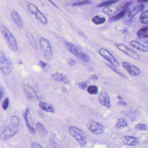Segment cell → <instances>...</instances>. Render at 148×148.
Instances as JSON below:
<instances>
[{"label": "cell", "instance_id": "cell-1", "mask_svg": "<svg viewBox=\"0 0 148 148\" xmlns=\"http://www.w3.org/2000/svg\"><path fill=\"white\" fill-rule=\"evenodd\" d=\"M0 32L6 40L9 48L13 51H16L18 47L17 41L10 31L3 25H0Z\"/></svg>", "mask_w": 148, "mask_h": 148}, {"label": "cell", "instance_id": "cell-2", "mask_svg": "<svg viewBox=\"0 0 148 148\" xmlns=\"http://www.w3.org/2000/svg\"><path fill=\"white\" fill-rule=\"evenodd\" d=\"M65 46L70 53L83 62H88L90 61V58L88 54L73 43H66Z\"/></svg>", "mask_w": 148, "mask_h": 148}, {"label": "cell", "instance_id": "cell-3", "mask_svg": "<svg viewBox=\"0 0 148 148\" xmlns=\"http://www.w3.org/2000/svg\"><path fill=\"white\" fill-rule=\"evenodd\" d=\"M40 47L42 54L46 60L50 61L53 58V50L50 42L44 37L40 40Z\"/></svg>", "mask_w": 148, "mask_h": 148}, {"label": "cell", "instance_id": "cell-4", "mask_svg": "<svg viewBox=\"0 0 148 148\" xmlns=\"http://www.w3.org/2000/svg\"><path fill=\"white\" fill-rule=\"evenodd\" d=\"M0 70L3 74L9 75L12 72L10 61L3 51H0Z\"/></svg>", "mask_w": 148, "mask_h": 148}, {"label": "cell", "instance_id": "cell-5", "mask_svg": "<svg viewBox=\"0 0 148 148\" xmlns=\"http://www.w3.org/2000/svg\"><path fill=\"white\" fill-rule=\"evenodd\" d=\"M69 131L70 134L77 140L81 146H84L86 145L87 136L83 131L75 127H70Z\"/></svg>", "mask_w": 148, "mask_h": 148}, {"label": "cell", "instance_id": "cell-6", "mask_svg": "<svg viewBox=\"0 0 148 148\" xmlns=\"http://www.w3.org/2000/svg\"><path fill=\"white\" fill-rule=\"evenodd\" d=\"M28 9L29 12L35 16L37 20L42 24H47L48 20L45 16L39 10L38 8L33 3H29L28 5Z\"/></svg>", "mask_w": 148, "mask_h": 148}, {"label": "cell", "instance_id": "cell-7", "mask_svg": "<svg viewBox=\"0 0 148 148\" xmlns=\"http://www.w3.org/2000/svg\"><path fill=\"white\" fill-rule=\"evenodd\" d=\"M18 127L12 124L9 125L5 127L1 136V138L3 140H9L17 134Z\"/></svg>", "mask_w": 148, "mask_h": 148}, {"label": "cell", "instance_id": "cell-8", "mask_svg": "<svg viewBox=\"0 0 148 148\" xmlns=\"http://www.w3.org/2000/svg\"><path fill=\"white\" fill-rule=\"evenodd\" d=\"M116 47L119 50H121L128 56L132 57L133 59L136 60H139L140 59V55L137 52H136L132 49H130V48L127 47L124 44L119 43V44H116Z\"/></svg>", "mask_w": 148, "mask_h": 148}, {"label": "cell", "instance_id": "cell-9", "mask_svg": "<svg viewBox=\"0 0 148 148\" xmlns=\"http://www.w3.org/2000/svg\"><path fill=\"white\" fill-rule=\"evenodd\" d=\"M99 53L102 56L105 58L106 60L109 62L112 66L114 67H118L120 66L119 62L115 58L114 56L107 50L101 48L99 50Z\"/></svg>", "mask_w": 148, "mask_h": 148}, {"label": "cell", "instance_id": "cell-10", "mask_svg": "<svg viewBox=\"0 0 148 148\" xmlns=\"http://www.w3.org/2000/svg\"><path fill=\"white\" fill-rule=\"evenodd\" d=\"M87 127L92 133L95 134H101L104 132V127L101 123L94 121H90L88 123Z\"/></svg>", "mask_w": 148, "mask_h": 148}, {"label": "cell", "instance_id": "cell-11", "mask_svg": "<svg viewBox=\"0 0 148 148\" xmlns=\"http://www.w3.org/2000/svg\"><path fill=\"white\" fill-rule=\"evenodd\" d=\"M122 66L126 69L129 74L132 76H137L141 73V70L139 68L128 62H123Z\"/></svg>", "mask_w": 148, "mask_h": 148}, {"label": "cell", "instance_id": "cell-12", "mask_svg": "<svg viewBox=\"0 0 148 148\" xmlns=\"http://www.w3.org/2000/svg\"><path fill=\"white\" fill-rule=\"evenodd\" d=\"M23 91L26 96L32 101H36L38 99V96L35 91L32 87L27 84L23 86Z\"/></svg>", "mask_w": 148, "mask_h": 148}, {"label": "cell", "instance_id": "cell-13", "mask_svg": "<svg viewBox=\"0 0 148 148\" xmlns=\"http://www.w3.org/2000/svg\"><path fill=\"white\" fill-rule=\"evenodd\" d=\"M24 119L29 133L32 134H35V130L33 127V120H32L31 114L29 109H27L25 112L24 114Z\"/></svg>", "mask_w": 148, "mask_h": 148}, {"label": "cell", "instance_id": "cell-14", "mask_svg": "<svg viewBox=\"0 0 148 148\" xmlns=\"http://www.w3.org/2000/svg\"><path fill=\"white\" fill-rule=\"evenodd\" d=\"M99 100L100 103L102 105L105 106L108 108H110L111 107L110 98L106 92H102L100 94Z\"/></svg>", "mask_w": 148, "mask_h": 148}, {"label": "cell", "instance_id": "cell-15", "mask_svg": "<svg viewBox=\"0 0 148 148\" xmlns=\"http://www.w3.org/2000/svg\"><path fill=\"white\" fill-rule=\"evenodd\" d=\"M122 140L124 144L130 146H136L140 142V140L138 138L132 136H124Z\"/></svg>", "mask_w": 148, "mask_h": 148}, {"label": "cell", "instance_id": "cell-16", "mask_svg": "<svg viewBox=\"0 0 148 148\" xmlns=\"http://www.w3.org/2000/svg\"><path fill=\"white\" fill-rule=\"evenodd\" d=\"M11 16L16 24L20 28H23V23L22 19L21 18L18 12L14 10L11 12Z\"/></svg>", "mask_w": 148, "mask_h": 148}, {"label": "cell", "instance_id": "cell-17", "mask_svg": "<svg viewBox=\"0 0 148 148\" xmlns=\"http://www.w3.org/2000/svg\"><path fill=\"white\" fill-rule=\"evenodd\" d=\"M52 77L53 79L57 81L62 82L65 84H69L70 83L68 78L65 75L61 73H55L52 75Z\"/></svg>", "mask_w": 148, "mask_h": 148}, {"label": "cell", "instance_id": "cell-18", "mask_svg": "<svg viewBox=\"0 0 148 148\" xmlns=\"http://www.w3.org/2000/svg\"><path fill=\"white\" fill-rule=\"evenodd\" d=\"M130 46H132L133 48L141 51V52H147L148 51V47L144 46L142 44L136 41H132L130 42Z\"/></svg>", "mask_w": 148, "mask_h": 148}, {"label": "cell", "instance_id": "cell-19", "mask_svg": "<svg viewBox=\"0 0 148 148\" xmlns=\"http://www.w3.org/2000/svg\"><path fill=\"white\" fill-rule=\"evenodd\" d=\"M39 105H40V107L42 109L46 112L52 113H55L54 108L52 105H50L49 103H46L44 102H41Z\"/></svg>", "mask_w": 148, "mask_h": 148}, {"label": "cell", "instance_id": "cell-20", "mask_svg": "<svg viewBox=\"0 0 148 148\" xmlns=\"http://www.w3.org/2000/svg\"><path fill=\"white\" fill-rule=\"evenodd\" d=\"M128 9L125 10H123V11H120L118 14L114 16L110 19V22H113L119 21L126 15L127 12H128Z\"/></svg>", "mask_w": 148, "mask_h": 148}, {"label": "cell", "instance_id": "cell-21", "mask_svg": "<svg viewBox=\"0 0 148 148\" xmlns=\"http://www.w3.org/2000/svg\"><path fill=\"white\" fill-rule=\"evenodd\" d=\"M137 35L140 38H148V26L139 30L137 32Z\"/></svg>", "mask_w": 148, "mask_h": 148}, {"label": "cell", "instance_id": "cell-22", "mask_svg": "<svg viewBox=\"0 0 148 148\" xmlns=\"http://www.w3.org/2000/svg\"><path fill=\"white\" fill-rule=\"evenodd\" d=\"M36 129L39 134L43 136H45L48 134L47 130L44 125L42 123H38L36 125Z\"/></svg>", "mask_w": 148, "mask_h": 148}, {"label": "cell", "instance_id": "cell-23", "mask_svg": "<svg viewBox=\"0 0 148 148\" xmlns=\"http://www.w3.org/2000/svg\"><path fill=\"white\" fill-rule=\"evenodd\" d=\"M128 126V123L127 120L123 118H121L117 120L116 124V127L117 129H121L125 127Z\"/></svg>", "mask_w": 148, "mask_h": 148}, {"label": "cell", "instance_id": "cell-24", "mask_svg": "<svg viewBox=\"0 0 148 148\" xmlns=\"http://www.w3.org/2000/svg\"><path fill=\"white\" fill-rule=\"evenodd\" d=\"M140 11H141V10L139 5L134 6L130 11L129 13V17L130 18H133Z\"/></svg>", "mask_w": 148, "mask_h": 148}, {"label": "cell", "instance_id": "cell-25", "mask_svg": "<svg viewBox=\"0 0 148 148\" xmlns=\"http://www.w3.org/2000/svg\"><path fill=\"white\" fill-rule=\"evenodd\" d=\"M140 20L143 24H148V10H146L142 13L140 16Z\"/></svg>", "mask_w": 148, "mask_h": 148}, {"label": "cell", "instance_id": "cell-26", "mask_svg": "<svg viewBox=\"0 0 148 148\" xmlns=\"http://www.w3.org/2000/svg\"><path fill=\"white\" fill-rule=\"evenodd\" d=\"M92 21L96 25H99L104 23L106 22V18L96 16L92 18Z\"/></svg>", "mask_w": 148, "mask_h": 148}, {"label": "cell", "instance_id": "cell-27", "mask_svg": "<svg viewBox=\"0 0 148 148\" xmlns=\"http://www.w3.org/2000/svg\"><path fill=\"white\" fill-rule=\"evenodd\" d=\"M88 92L90 94H97L98 92V87L94 85L89 86L88 88Z\"/></svg>", "mask_w": 148, "mask_h": 148}, {"label": "cell", "instance_id": "cell-28", "mask_svg": "<svg viewBox=\"0 0 148 148\" xmlns=\"http://www.w3.org/2000/svg\"><path fill=\"white\" fill-rule=\"evenodd\" d=\"M118 1H119L113 0V1H107L103 2L98 4L97 5V7H99V8H101V7H108V6H110V5H112V4L116 3L118 2Z\"/></svg>", "mask_w": 148, "mask_h": 148}, {"label": "cell", "instance_id": "cell-29", "mask_svg": "<svg viewBox=\"0 0 148 148\" xmlns=\"http://www.w3.org/2000/svg\"><path fill=\"white\" fill-rule=\"evenodd\" d=\"M106 65H107L108 67H109L111 69H112V70H113L114 72H115V73H116V74H119V75L122 76V77H124V78H126V79L127 78V76H126L124 74H123L122 72H121V71H120V70H117V69L115 67H114V66H112V65H110V64H107V63H106Z\"/></svg>", "mask_w": 148, "mask_h": 148}, {"label": "cell", "instance_id": "cell-30", "mask_svg": "<svg viewBox=\"0 0 148 148\" xmlns=\"http://www.w3.org/2000/svg\"><path fill=\"white\" fill-rule=\"evenodd\" d=\"M11 124L18 127L20 123V120L17 116H13L10 118Z\"/></svg>", "mask_w": 148, "mask_h": 148}, {"label": "cell", "instance_id": "cell-31", "mask_svg": "<svg viewBox=\"0 0 148 148\" xmlns=\"http://www.w3.org/2000/svg\"><path fill=\"white\" fill-rule=\"evenodd\" d=\"M26 34H27V36L29 40V41H30V43L32 44L33 47H34V48L36 47V43L35 41L33 36L29 33H27Z\"/></svg>", "mask_w": 148, "mask_h": 148}, {"label": "cell", "instance_id": "cell-32", "mask_svg": "<svg viewBox=\"0 0 148 148\" xmlns=\"http://www.w3.org/2000/svg\"><path fill=\"white\" fill-rule=\"evenodd\" d=\"M135 129L137 130H141V131H143V130H147L148 129L147 127V125L145 124H138L135 126Z\"/></svg>", "mask_w": 148, "mask_h": 148}, {"label": "cell", "instance_id": "cell-33", "mask_svg": "<svg viewBox=\"0 0 148 148\" xmlns=\"http://www.w3.org/2000/svg\"><path fill=\"white\" fill-rule=\"evenodd\" d=\"M91 3V1H81L74 3H73V6H81V5H85V4H90Z\"/></svg>", "mask_w": 148, "mask_h": 148}, {"label": "cell", "instance_id": "cell-34", "mask_svg": "<svg viewBox=\"0 0 148 148\" xmlns=\"http://www.w3.org/2000/svg\"><path fill=\"white\" fill-rule=\"evenodd\" d=\"M103 12L106 14L110 15L113 12V10L112 9L109 7V6L105 7L103 10Z\"/></svg>", "mask_w": 148, "mask_h": 148}, {"label": "cell", "instance_id": "cell-35", "mask_svg": "<svg viewBox=\"0 0 148 148\" xmlns=\"http://www.w3.org/2000/svg\"><path fill=\"white\" fill-rule=\"evenodd\" d=\"M9 104V99L8 98H6L3 101L2 103V108L4 110H6L8 108Z\"/></svg>", "mask_w": 148, "mask_h": 148}, {"label": "cell", "instance_id": "cell-36", "mask_svg": "<svg viewBox=\"0 0 148 148\" xmlns=\"http://www.w3.org/2000/svg\"><path fill=\"white\" fill-rule=\"evenodd\" d=\"M78 87L82 89H85L88 86V83L87 82H83L79 83L78 84Z\"/></svg>", "mask_w": 148, "mask_h": 148}, {"label": "cell", "instance_id": "cell-37", "mask_svg": "<svg viewBox=\"0 0 148 148\" xmlns=\"http://www.w3.org/2000/svg\"><path fill=\"white\" fill-rule=\"evenodd\" d=\"M50 143H51V145H52L53 147L54 148H60L58 145H57V144H56L55 142L53 141L50 140Z\"/></svg>", "mask_w": 148, "mask_h": 148}, {"label": "cell", "instance_id": "cell-38", "mask_svg": "<svg viewBox=\"0 0 148 148\" xmlns=\"http://www.w3.org/2000/svg\"><path fill=\"white\" fill-rule=\"evenodd\" d=\"M31 148H43L40 145L36 143H33L31 146Z\"/></svg>", "mask_w": 148, "mask_h": 148}, {"label": "cell", "instance_id": "cell-39", "mask_svg": "<svg viewBox=\"0 0 148 148\" xmlns=\"http://www.w3.org/2000/svg\"><path fill=\"white\" fill-rule=\"evenodd\" d=\"M39 64H40V67L42 68L45 67H46L47 65V63H46L45 62H44L42 61H40V63H39Z\"/></svg>", "mask_w": 148, "mask_h": 148}, {"label": "cell", "instance_id": "cell-40", "mask_svg": "<svg viewBox=\"0 0 148 148\" xmlns=\"http://www.w3.org/2000/svg\"><path fill=\"white\" fill-rule=\"evenodd\" d=\"M117 103H118V105H121V106H126L127 105V103H126L122 101H119L117 102Z\"/></svg>", "mask_w": 148, "mask_h": 148}, {"label": "cell", "instance_id": "cell-41", "mask_svg": "<svg viewBox=\"0 0 148 148\" xmlns=\"http://www.w3.org/2000/svg\"><path fill=\"white\" fill-rule=\"evenodd\" d=\"M98 79V76L97 75L94 74L90 77V79L92 80H97Z\"/></svg>", "mask_w": 148, "mask_h": 148}, {"label": "cell", "instance_id": "cell-42", "mask_svg": "<svg viewBox=\"0 0 148 148\" xmlns=\"http://www.w3.org/2000/svg\"><path fill=\"white\" fill-rule=\"evenodd\" d=\"M69 64H70V65H72V66L74 65V64L75 63V61H74V60H72V59H70L69 61Z\"/></svg>", "mask_w": 148, "mask_h": 148}, {"label": "cell", "instance_id": "cell-43", "mask_svg": "<svg viewBox=\"0 0 148 148\" xmlns=\"http://www.w3.org/2000/svg\"><path fill=\"white\" fill-rule=\"evenodd\" d=\"M137 2L139 3H141V4H142V3L143 4V3H145L148 2V0H140V1H137Z\"/></svg>", "mask_w": 148, "mask_h": 148}, {"label": "cell", "instance_id": "cell-44", "mask_svg": "<svg viewBox=\"0 0 148 148\" xmlns=\"http://www.w3.org/2000/svg\"><path fill=\"white\" fill-rule=\"evenodd\" d=\"M2 97V92L1 91V90H0V100L1 99Z\"/></svg>", "mask_w": 148, "mask_h": 148}, {"label": "cell", "instance_id": "cell-45", "mask_svg": "<svg viewBox=\"0 0 148 148\" xmlns=\"http://www.w3.org/2000/svg\"><path fill=\"white\" fill-rule=\"evenodd\" d=\"M117 98H118V99H120V100H123L122 98V97H121V96H118V97H117Z\"/></svg>", "mask_w": 148, "mask_h": 148}, {"label": "cell", "instance_id": "cell-46", "mask_svg": "<svg viewBox=\"0 0 148 148\" xmlns=\"http://www.w3.org/2000/svg\"></svg>", "mask_w": 148, "mask_h": 148}]
</instances>
